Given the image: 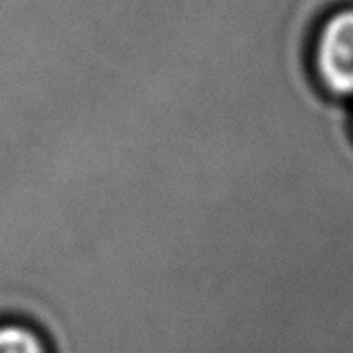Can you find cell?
Segmentation results:
<instances>
[{
	"label": "cell",
	"mask_w": 353,
	"mask_h": 353,
	"mask_svg": "<svg viewBox=\"0 0 353 353\" xmlns=\"http://www.w3.org/2000/svg\"><path fill=\"white\" fill-rule=\"evenodd\" d=\"M314 64L333 93L353 95V8L327 19L316 39Z\"/></svg>",
	"instance_id": "obj_1"
},
{
	"label": "cell",
	"mask_w": 353,
	"mask_h": 353,
	"mask_svg": "<svg viewBox=\"0 0 353 353\" xmlns=\"http://www.w3.org/2000/svg\"><path fill=\"white\" fill-rule=\"evenodd\" d=\"M0 353H50L39 331L25 323H0Z\"/></svg>",
	"instance_id": "obj_2"
}]
</instances>
